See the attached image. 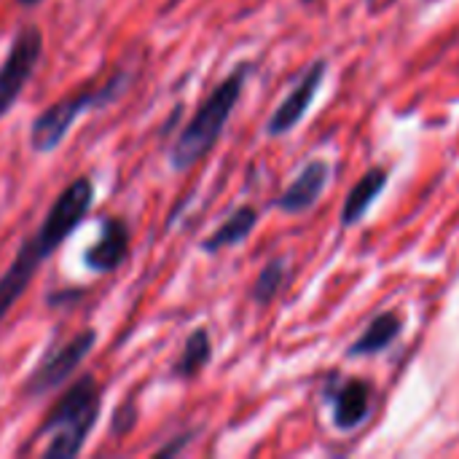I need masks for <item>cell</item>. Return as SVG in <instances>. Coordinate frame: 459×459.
<instances>
[{"instance_id": "ac0fdd59", "label": "cell", "mask_w": 459, "mask_h": 459, "mask_svg": "<svg viewBox=\"0 0 459 459\" xmlns=\"http://www.w3.org/2000/svg\"><path fill=\"white\" fill-rule=\"evenodd\" d=\"M368 3H371V5H374V3H379V0H368Z\"/></svg>"}, {"instance_id": "ba28073f", "label": "cell", "mask_w": 459, "mask_h": 459, "mask_svg": "<svg viewBox=\"0 0 459 459\" xmlns=\"http://www.w3.org/2000/svg\"><path fill=\"white\" fill-rule=\"evenodd\" d=\"M129 258V226L121 218H105L100 237L83 253V266L94 274L116 272Z\"/></svg>"}, {"instance_id": "8fae6325", "label": "cell", "mask_w": 459, "mask_h": 459, "mask_svg": "<svg viewBox=\"0 0 459 459\" xmlns=\"http://www.w3.org/2000/svg\"><path fill=\"white\" fill-rule=\"evenodd\" d=\"M385 186H387V169H385V167L368 169V172L350 188V194H347V199H344V210H342V223H344V226H355V223L371 210V204H374L377 196L385 191Z\"/></svg>"}, {"instance_id": "5b68a950", "label": "cell", "mask_w": 459, "mask_h": 459, "mask_svg": "<svg viewBox=\"0 0 459 459\" xmlns=\"http://www.w3.org/2000/svg\"><path fill=\"white\" fill-rule=\"evenodd\" d=\"M94 344H97V331L86 328V331H78L75 336H70L67 342H62L59 347L48 350L38 360V366L30 371L27 382L22 385V395L38 398V395H46V393L56 390L59 385H65L78 371V366L89 358Z\"/></svg>"}, {"instance_id": "7a4b0ae2", "label": "cell", "mask_w": 459, "mask_h": 459, "mask_svg": "<svg viewBox=\"0 0 459 459\" xmlns=\"http://www.w3.org/2000/svg\"><path fill=\"white\" fill-rule=\"evenodd\" d=\"M250 75V65H239L234 73H229L210 94L207 100L196 108V113L188 118L178 140L172 143L169 151V164L175 172H186L194 164H199L221 140L242 91Z\"/></svg>"}, {"instance_id": "2e32d148", "label": "cell", "mask_w": 459, "mask_h": 459, "mask_svg": "<svg viewBox=\"0 0 459 459\" xmlns=\"http://www.w3.org/2000/svg\"><path fill=\"white\" fill-rule=\"evenodd\" d=\"M188 441H191V438H188V436H183V438H178L175 444H169V446H161V449H159L156 455H159V457H167V455H178V452H180V449H183V446H186Z\"/></svg>"}, {"instance_id": "8992f818", "label": "cell", "mask_w": 459, "mask_h": 459, "mask_svg": "<svg viewBox=\"0 0 459 459\" xmlns=\"http://www.w3.org/2000/svg\"><path fill=\"white\" fill-rule=\"evenodd\" d=\"M43 56V35L35 24L19 27L0 65V118L19 102Z\"/></svg>"}, {"instance_id": "5bb4252c", "label": "cell", "mask_w": 459, "mask_h": 459, "mask_svg": "<svg viewBox=\"0 0 459 459\" xmlns=\"http://www.w3.org/2000/svg\"><path fill=\"white\" fill-rule=\"evenodd\" d=\"M398 333H401V317L395 312H385L350 347V355H374V352H382V350H387L398 339Z\"/></svg>"}, {"instance_id": "3957f363", "label": "cell", "mask_w": 459, "mask_h": 459, "mask_svg": "<svg viewBox=\"0 0 459 459\" xmlns=\"http://www.w3.org/2000/svg\"><path fill=\"white\" fill-rule=\"evenodd\" d=\"M100 411H102V387L97 377L83 374L51 406L35 436V438H48V444L43 446V457H78L91 430L100 422Z\"/></svg>"}, {"instance_id": "4fadbf2b", "label": "cell", "mask_w": 459, "mask_h": 459, "mask_svg": "<svg viewBox=\"0 0 459 459\" xmlns=\"http://www.w3.org/2000/svg\"><path fill=\"white\" fill-rule=\"evenodd\" d=\"M210 360H212V339H210V331L207 328H196L186 339L183 352L172 363L169 374L175 379H194V377H199L210 366Z\"/></svg>"}, {"instance_id": "6da1fadb", "label": "cell", "mask_w": 459, "mask_h": 459, "mask_svg": "<svg viewBox=\"0 0 459 459\" xmlns=\"http://www.w3.org/2000/svg\"><path fill=\"white\" fill-rule=\"evenodd\" d=\"M94 196H97L94 180L86 178V175L75 178L70 186H65L56 194V199L51 202L43 223L35 229V234H30L22 242V247L16 250L13 261L8 264V269L0 277V323L8 317L13 304L24 296V290L35 280L40 264L48 261L59 250V245L89 215V210L94 204Z\"/></svg>"}, {"instance_id": "9a60e30c", "label": "cell", "mask_w": 459, "mask_h": 459, "mask_svg": "<svg viewBox=\"0 0 459 459\" xmlns=\"http://www.w3.org/2000/svg\"><path fill=\"white\" fill-rule=\"evenodd\" d=\"M285 274H288L285 258H272V261L261 269V274H258V280H255V285H253V301H255L258 307L272 304L274 296L280 293L282 282H285Z\"/></svg>"}, {"instance_id": "e0dca14e", "label": "cell", "mask_w": 459, "mask_h": 459, "mask_svg": "<svg viewBox=\"0 0 459 459\" xmlns=\"http://www.w3.org/2000/svg\"><path fill=\"white\" fill-rule=\"evenodd\" d=\"M16 3H19L22 8H35V5H38V3H43V0H16Z\"/></svg>"}, {"instance_id": "52a82bcc", "label": "cell", "mask_w": 459, "mask_h": 459, "mask_svg": "<svg viewBox=\"0 0 459 459\" xmlns=\"http://www.w3.org/2000/svg\"><path fill=\"white\" fill-rule=\"evenodd\" d=\"M325 70H328L325 59H317V62H312V65L304 70V75L296 81V86L290 89V94H288V97L280 102V108L272 113V118H269V124H266V134H269V137H282V134H288L290 129L299 126V121L307 116V110H309V105H312L317 89L323 86Z\"/></svg>"}, {"instance_id": "30bf717a", "label": "cell", "mask_w": 459, "mask_h": 459, "mask_svg": "<svg viewBox=\"0 0 459 459\" xmlns=\"http://www.w3.org/2000/svg\"><path fill=\"white\" fill-rule=\"evenodd\" d=\"M371 411V385L350 379L333 395V425L339 430H355Z\"/></svg>"}, {"instance_id": "7c38bea8", "label": "cell", "mask_w": 459, "mask_h": 459, "mask_svg": "<svg viewBox=\"0 0 459 459\" xmlns=\"http://www.w3.org/2000/svg\"><path fill=\"white\" fill-rule=\"evenodd\" d=\"M255 223H258V210L255 207H250V204H245V207H237L204 242H202V250L204 253H221V250H226V247H237V245H242L250 234H253V229H255Z\"/></svg>"}, {"instance_id": "d6986e66", "label": "cell", "mask_w": 459, "mask_h": 459, "mask_svg": "<svg viewBox=\"0 0 459 459\" xmlns=\"http://www.w3.org/2000/svg\"><path fill=\"white\" fill-rule=\"evenodd\" d=\"M301 3H315V0H301Z\"/></svg>"}, {"instance_id": "277c9868", "label": "cell", "mask_w": 459, "mask_h": 459, "mask_svg": "<svg viewBox=\"0 0 459 459\" xmlns=\"http://www.w3.org/2000/svg\"><path fill=\"white\" fill-rule=\"evenodd\" d=\"M129 81H132V75L126 70H118L102 86H86L75 97H62V100L51 102L46 110H40L35 116V121L30 126V148L35 153L56 151L83 110H100V108L116 102L126 91Z\"/></svg>"}, {"instance_id": "9c48e42d", "label": "cell", "mask_w": 459, "mask_h": 459, "mask_svg": "<svg viewBox=\"0 0 459 459\" xmlns=\"http://www.w3.org/2000/svg\"><path fill=\"white\" fill-rule=\"evenodd\" d=\"M328 178H331V167H328V161H309L301 172H299V178L277 196V210H282V212H288V215H301V212H307L320 196H323V191H325V186H328Z\"/></svg>"}]
</instances>
